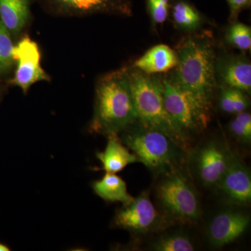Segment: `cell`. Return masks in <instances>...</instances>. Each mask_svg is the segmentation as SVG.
<instances>
[{
    "label": "cell",
    "instance_id": "obj_1",
    "mask_svg": "<svg viewBox=\"0 0 251 251\" xmlns=\"http://www.w3.org/2000/svg\"><path fill=\"white\" fill-rule=\"evenodd\" d=\"M138 120L127 68L108 73L96 86L91 133L119 135Z\"/></svg>",
    "mask_w": 251,
    "mask_h": 251
},
{
    "label": "cell",
    "instance_id": "obj_2",
    "mask_svg": "<svg viewBox=\"0 0 251 251\" xmlns=\"http://www.w3.org/2000/svg\"><path fill=\"white\" fill-rule=\"evenodd\" d=\"M178 64L168 72L184 90L212 103L218 87L215 74V46L209 36L184 37L175 48Z\"/></svg>",
    "mask_w": 251,
    "mask_h": 251
},
{
    "label": "cell",
    "instance_id": "obj_3",
    "mask_svg": "<svg viewBox=\"0 0 251 251\" xmlns=\"http://www.w3.org/2000/svg\"><path fill=\"white\" fill-rule=\"evenodd\" d=\"M119 138L153 174L160 175L181 168L186 150L160 130L137 120Z\"/></svg>",
    "mask_w": 251,
    "mask_h": 251
},
{
    "label": "cell",
    "instance_id": "obj_4",
    "mask_svg": "<svg viewBox=\"0 0 251 251\" xmlns=\"http://www.w3.org/2000/svg\"><path fill=\"white\" fill-rule=\"evenodd\" d=\"M138 121L160 130L187 151L189 140L172 120L165 107L159 75H148L135 68H127Z\"/></svg>",
    "mask_w": 251,
    "mask_h": 251
},
{
    "label": "cell",
    "instance_id": "obj_5",
    "mask_svg": "<svg viewBox=\"0 0 251 251\" xmlns=\"http://www.w3.org/2000/svg\"><path fill=\"white\" fill-rule=\"evenodd\" d=\"M159 75L165 107L173 122L188 138L204 131L210 122L212 103L180 87L168 73Z\"/></svg>",
    "mask_w": 251,
    "mask_h": 251
},
{
    "label": "cell",
    "instance_id": "obj_6",
    "mask_svg": "<svg viewBox=\"0 0 251 251\" xmlns=\"http://www.w3.org/2000/svg\"><path fill=\"white\" fill-rule=\"evenodd\" d=\"M160 176L156 196L165 214L181 222L192 223L199 219L201 207L198 193L181 168Z\"/></svg>",
    "mask_w": 251,
    "mask_h": 251
},
{
    "label": "cell",
    "instance_id": "obj_7",
    "mask_svg": "<svg viewBox=\"0 0 251 251\" xmlns=\"http://www.w3.org/2000/svg\"><path fill=\"white\" fill-rule=\"evenodd\" d=\"M232 153L219 140H209L195 151L194 171L204 186H217L228 166Z\"/></svg>",
    "mask_w": 251,
    "mask_h": 251
},
{
    "label": "cell",
    "instance_id": "obj_8",
    "mask_svg": "<svg viewBox=\"0 0 251 251\" xmlns=\"http://www.w3.org/2000/svg\"><path fill=\"white\" fill-rule=\"evenodd\" d=\"M113 222L120 228L133 233L145 234L161 226L162 219L149 193L143 192L119 209Z\"/></svg>",
    "mask_w": 251,
    "mask_h": 251
},
{
    "label": "cell",
    "instance_id": "obj_9",
    "mask_svg": "<svg viewBox=\"0 0 251 251\" xmlns=\"http://www.w3.org/2000/svg\"><path fill=\"white\" fill-rule=\"evenodd\" d=\"M14 58L17 64L14 77L10 81L26 94L29 88L41 81H49L50 77L41 65V52L35 41L24 37L14 46Z\"/></svg>",
    "mask_w": 251,
    "mask_h": 251
},
{
    "label": "cell",
    "instance_id": "obj_10",
    "mask_svg": "<svg viewBox=\"0 0 251 251\" xmlns=\"http://www.w3.org/2000/svg\"><path fill=\"white\" fill-rule=\"evenodd\" d=\"M49 9L67 16L108 14L130 16L133 13L130 0H43Z\"/></svg>",
    "mask_w": 251,
    "mask_h": 251
},
{
    "label": "cell",
    "instance_id": "obj_11",
    "mask_svg": "<svg viewBox=\"0 0 251 251\" xmlns=\"http://www.w3.org/2000/svg\"><path fill=\"white\" fill-rule=\"evenodd\" d=\"M250 222V216L244 211L233 209L220 211L208 226L211 247L222 248L234 242L247 231Z\"/></svg>",
    "mask_w": 251,
    "mask_h": 251
},
{
    "label": "cell",
    "instance_id": "obj_12",
    "mask_svg": "<svg viewBox=\"0 0 251 251\" xmlns=\"http://www.w3.org/2000/svg\"><path fill=\"white\" fill-rule=\"evenodd\" d=\"M215 74L218 86L251 92V63L244 54L224 53L216 56Z\"/></svg>",
    "mask_w": 251,
    "mask_h": 251
},
{
    "label": "cell",
    "instance_id": "obj_13",
    "mask_svg": "<svg viewBox=\"0 0 251 251\" xmlns=\"http://www.w3.org/2000/svg\"><path fill=\"white\" fill-rule=\"evenodd\" d=\"M216 187L229 202L237 205L251 201V175L247 165L232 153L228 166Z\"/></svg>",
    "mask_w": 251,
    "mask_h": 251
},
{
    "label": "cell",
    "instance_id": "obj_14",
    "mask_svg": "<svg viewBox=\"0 0 251 251\" xmlns=\"http://www.w3.org/2000/svg\"><path fill=\"white\" fill-rule=\"evenodd\" d=\"M177 64L176 50L165 44H158L136 59L132 67L148 75H161L171 72Z\"/></svg>",
    "mask_w": 251,
    "mask_h": 251
},
{
    "label": "cell",
    "instance_id": "obj_15",
    "mask_svg": "<svg viewBox=\"0 0 251 251\" xmlns=\"http://www.w3.org/2000/svg\"><path fill=\"white\" fill-rule=\"evenodd\" d=\"M107 137L108 140L105 150L97 153V158L101 162L103 171L115 174L123 171L128 165L139 162L134 153L130 152L129 149L122 143L118 135Z\"/></svg>",
    "mask_w": 251,
    "mask_h": 251
},
{
    "label": "cell",
    "instance_id": "obj_16",
    "mask_svg": "<svg viewBox=\"0 0 251 251\" xmlns=\"http://www.w3.org/2000/svg\"><path fill=\"white\" fill-rule=\"evenodd\" d=\"M33 0H0V18L10 33L18 35L31 18Z\"/></svg>",
    "mask_w": 251,
    "mask_h": 251
},
{
    "label": "cell",
    "instance_id": "obj_17",
    "mask_svg": "<svg viewBox=\"0 0 251 251\" xmlns=\"http://www.w3.org/2000/svg\"><path fill=\"white\" fill-rule=\"evenodd\" d=\"M170 16L175 27L188 33L199 30L207 21L189 0H173Z\"/></svg>",
    "mask_w": 251,
    "mask_h": 251
},
{
    "label": "cell",
    "instance_id": "obj_18",
    "mask_svg": "<svg viewBox=\"0 0 251 251\" xmlns=\"http://www.w3.org/2000/svg\"><path fill=\"white\" fill-rule=\"evenodd\" d=\"M94 193L106 202H120L124 205L133 200L127 191L126 184L115 173H106L101 179L94 181Z\"/></svg>",
    "mask_w": 251,
    "mask_h": 251
},
{
    "label": "cell",
    "instance_id": "obj_19",
    "mask_svg": "<svg viewBox=\"0 0 251 251\" xmlns=\"http://www.w3.org/2000/svg\"><path fill=\"white\" fill-rule=\"evenodd\" d=\"M219 88V106L222 111L237 115L247 111L249 105L248 94L237 89L226 86H218Z\"/></svg>",
    "mask_w": 251,
    "mask_h": 251
},
{
    "label": "cell",
    "instance_id": "obj_20",
    "mask_svg": "<svg viewBox=\"0 0 251 251\" xmlns=\"http://www.w3.org/2000/svg\"><path fill=\"white\" fill-rule=\"evenodd\" d=\"M151 249L156 251H193L195 245L187 234L173 232L158 238L153 243Z\"/></svg>",
    "mask_w": 251,
    "mask_h": 251
},
{
    "label": "cell",
    "instance_id": "obj_21",
    "mask_svg": "<svg viewBox=\"0 0 251 251\" xmlns=\"http://www.w3.org/2000/svg\"><path fill=\"white\" fill-rule=\"evenodd\" d=\"M226 43L241 51H250L251 28L244 23L236 21L231 23L225 34Z\"/></svg>",
    "mask_w": 251,
    "mask_h": 251
},
{
    "label": "cell",
    "instance_id": "obj_22",
    "mask_svg": "<svg viewBox=\"0 0 251 251\" xmlns=\"http://www.w3.org/2000/svg\"><path fill=\"white\" fill-rule=\"evenodd\" d=\"M11 33L0 18V74H7L15 63Z\"/></svg>",
    "mask_w": 251,
    "mask_h": 251
},
{
    "label": "cell",
    "instance_id": "obj_23",
    "mask_svg": "<svg viewBox=\"0 0 251 251\" xmlns=\"http://www.w3.org/2000/svg\"><path fill=\"white\" fill-rule=\"evenodd\" d=\"M145 3L153 27L161 25L170 17L173 0H145Z\"/></svg>",
    "mask_w": 251,
    "mask_h": 251
},
{
    "label": "cell",
    "instance_id": "obj_24",
    "mask_svg": "<svg viewBox=\"0 0 251 251\" xmlns=\"http://www.w3.org/2000/svg\"><path fill=\"white\" fill-rule=\"evenodd\" d=\"M229 7V21H238L239 14L244 10L251 9V0H226Z\"/></svg>",
    "mask_w": 251,
    "mask_h": 251
},
{
    "label": "cell",
    "instance_id": "obj_25",
    "mask_svg": "<svg viewBox=\"0 0 251 251\" xmlns=\"http://www.w3.org/2000/svg\"><path fill=\"white\" fill-rule=\"evenodd\" d=\"M229 130L236 138L243 143H251V132L248 131L242 123L238 121L235 117L229 122Z\"/></svg>",
    "mask_w": 251,
    "mask_h": 251
},
{
    "label": "cell",
    "instance_id": "obj_26",
    "mask_svg": "<svg viewBox=\"0 0 251 251\" xmlns=\"http://www.w3.org/2000/svg\"><path fill=\"white\" fill-rule=\"evenodd\" d=\"M10 248L4 243L0 242V251H9Z\"/></svg>",
    "mask_w": 251,
    "mask_h": 251
}]
</instances>
